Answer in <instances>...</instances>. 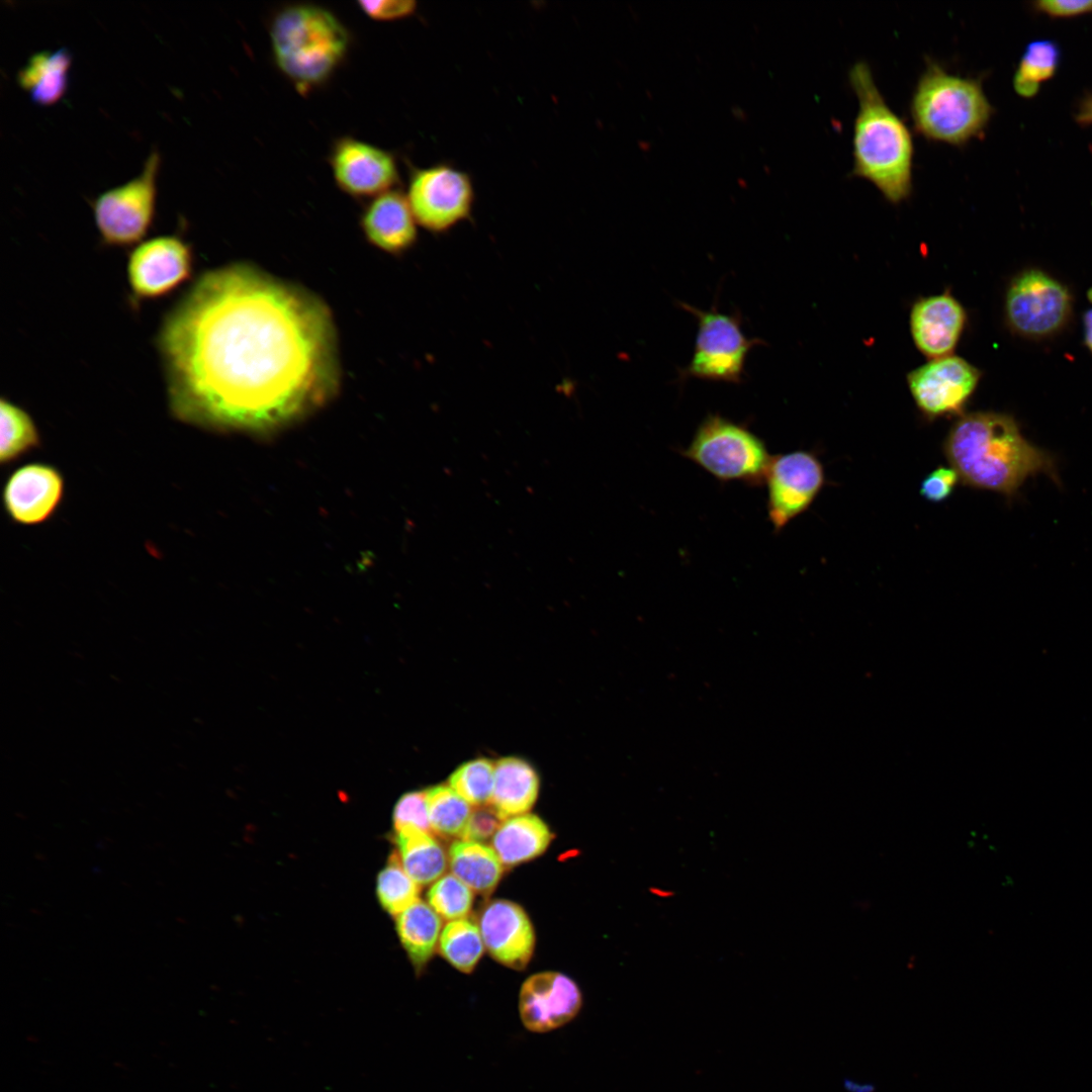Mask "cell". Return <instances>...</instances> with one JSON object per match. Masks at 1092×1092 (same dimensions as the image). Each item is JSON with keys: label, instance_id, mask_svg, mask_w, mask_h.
<instances>
[{"label": "cell", "instance_id": "6da1fadb", "mask_svg": "<svg viewBox=\"0 0 1092 1092\" xmlns=\"http://www.w3.org/2000/svg\"><path fill=\"white\" fill-rule=\"evenodd\" d=\"M156 346L170 413L192 426L272 428L337 387L328 309L243 264L201 274L165 314Z\"/></svg>", "mask_w": 1092, "mask_h": 1092}, {"label": "cell", "instance_id": "7a4b0ae2", "mask_svg": "<svg viewBox=\"0 0 1092 1092\" xmlns=\"http://www.w3.org/2000/svg\"><path fill=\"white\" fill-rule=\"evenodd\" d=\"M943 452L964 485L996 491L1008 499L1039 473L1061 484L1054 457L1028 442L1009 415L963 414L951 426Z\"/></svg>", "mask_w": 1092, "mask_h": 1092}, {"label": "cell", "instance_id": "3957f363", "mask_svg": "<svg viewBox=\"0 0 1092 1092\" xmlns=\"http://www.w3.org/2000/svg\"><path fill=\"white\" fill-rule=\"evenodd\" d=\"M848 77L858 102L852 175L869 180L888 201L899 203L912 191V134L887 104L868 63H854Z\"/></svg>", "mask_w": 1092, "mask_h": 1092}, {"label": "cell", "instance_id": "277c9868", "mask_svg": "<svg viewBox=\"0 0 1092 1092\" xmlns=\"http://www.w3.org/2000/svg\"><path fill=\"white\" fill-rule=\"evenodd\" d=\"M269 34L276 66L302 94L330 79L350 46L349 32L340 19L307 3L280 9L272 18Z\"/></svg>", "mask_w": 1092, "mask_h": 1092}, {"label": "cell", "instance_id": "5b68a950", "mask_svg": "<svg viewBox=\"0 0 1092 1092\" xmlns=\"http://www.w3.org/2000/svg\"><path fill=\"white\" fill-rule=\"evenodd\" d=\"M993 112L979 79L950 74L927 61L910 102L914 127L921 135L962 146L983 133Z\"/></svg>", "mask_w": 1092, "mask_h": 1092}, {"label": "cell", "instance_id": "8992f818", "mask_svg": "<svg viewBox=\"0 0 1092 1092\" xmlns=\"http://www.w3.org/2000/svg\"><path fill=\"white\" fill-rule=\"evenodd\" d=\"M678 453L721 482L752 487L763 485L772 456L748 427L719 414L708 415Z\"/></svg>", "mask_w": 1092, "mask_h": 1092}, {"label": "cell", "instance_id": "52a82bcc", "mask_svg": "<svg viewBox=\"0 0 1092 1092\" xmlns=\"http://www.w3.org/2000/svg\"><path fill=\"white\" fill-rule=\"evenodd\" d=\"M159 165V153L153 150L139 175L100 193L91 202L103 245L125 248L143 242L155 217Z\"/></svg>", "mask_w": 1092, "mask_h": 1092}, {"label": "cell", "instance_id": "ba28073f", "mask_svg": "<svg viewBox=\"0 0 1092 1092\" xmlns=\"http://www.w3.org/2000/svg\"><path fill=\"white\" fill-rule=\"evenodd\" d=\"M678 305L698 320L694 353L689 365L680 371V380L741 382L749 351L763 342L743 334L741 318L736 313H721L716 307L702 310L685 302Z\"/></svg>", "mask_w": 1092, "mask_h": 1092}, {"label": "cell", "instance_id": "9c48e42d", "mask_svg": "<svg viewBox=\"0 0 1092 1092\" xmlns=\"http://www.w3.org/2000/svg\"><path fill=\"white\" fill-rule=\"evenodd\" d=\"M1072 297L1068 288L1038 269H1026L1010 282L1005 296V317L1016 334L1044 338L1068 322Z\"/></svg>", "mask_w": 1092, "mask_h": 1092}, {"label": "cell", "instance_id": "30bf717a", "mask_svg": "<svg viewBox=\"0 0 1092 1092\" xmlns=\"http://www.w3.org/2000/svg\"><path fill=\"white\" fill-rule=\"evenodd\" d=\"M193 265L192 247L178 235L155 237L134 246L126 262L131 307L177 290L191 278Z\"/></svg>", "mask_w": 1092, "mask_h": 1092}, {"label": "cell", "instance_id": "8fae6325", "mask_svg": "<svg viewBox=\"0 0 1092 1092\" xmlns=\"http://www.w3.org/2000/svg\"><path fill=\"white\" fill-rule=\"evenodd\" d=\"M405 195L418 224L434 233L468 218L474 201L470 177L445 164L414 169Z\"/></svg>", "mask_w": 1092, "mask_h": 1092}, {"label": "cell", "instance_id": "7c38bea8", "mask_svg": "<svg viewBox=\"0 0 1092 1092\" xmlns=\"http://www.w3.org/2000/svg\"><path fill=\"white\" fill-rule=\"evenodd\" d=\"M824 479L823 466L812 452L797 450L771 456L763 485L767 517L776 533L810 508Z\"/></svg>", "mask_w": 1092, "mask_h": 1092}, {"label": "cell", "instance_id": "4fadbf2b", "mask_svg": "<svg viewBox=\"0 0 1092 1092\" xmlns=\"http://www.w3.org/2000/svg\"><path fill=\"white\" fill-rule=\"evenodd\" d=\"M981 372L965 359L948 355L931 359L907 376L913 399L928 419L962 416Z\"/></svg>", "mask_w": 1092, "mask_h": 1092}, {"label": "cell", "instance_id": "5bb4252c", "mask_svg": "<svg viewBox=\"0 0 1092 1092\" xmlns=\"http://www.w3.org/2000/svg\"><path fill=\"white\" fill-rule=\"evenodd\" d=\"M330 164L337 185L354 197H376L392 190L399 180L389 152L350 136L335 143Z\"/></svg>", "mask_w": 1092, "mask_h": 1092}, {"label": "cell", "instance_id": "9a60e30c", "mask_svg": "<svg viewBox=\"0 0 1092 1092\" xmlns=\"http://www.w3.org/2000/svg\"><path fill=\"white\" fill-rule=\"evenodd\" d=\"M65 495V480L52 464L33 462L10 473L2 490L7 516L16 524L35 526L50 520Z\"/></svg>", "mask_w": 1092, "mask_h": 1092}, {"label": "cell", "instance_id": "2e32d148", "mask_svg": "<svg viewBox=\"0 0 1092 1092\" xmlns=\"http://www.w3.org/2000/svg\"><path fill=\"white\" fill-rule=\"evenodd\" d=\"M582 997L569 977L557 972L530 976L519 994V1014L526 1029L545 1033L570 1022L579 1012Z\"/></svg>", "mask_w": 1092, "mask_h": 1092}, {"label": "cell", "instance_id": "e0dca14e", "mask_svg": "<svg viewBox=\"0 0 1092 1092\" xmlns=\"http://www.w3.org/2000/svg\"><path fill=\"white\" fill-rule=\"evenodd\" d=\"M478 926L484 946L499 964L523 970L535 945L533 925L524 909L508 900H493L481 911Z\"/></svg>", "mask_w": 1092, "mask_h": 1092}, {"label": "cell", "instance_id": "ac0fdd59", "mask_svg": "<svg viewBox=\"0 0 1092 1092\" xmlns=\"http://www.w3.org/2000/svg\"><path fill=\"white\" fill-rule=\"evenodd\" d=\"M966 322L965 308L949 292L920 298L910 312L913 341L931 359L950 355Z\"/></svg>", "mask_w": 1092, "mask_h": 1092}, {"label": "cell", "instance_id": "d6986e66", "mask_svg": "<svg viewBox=\"0 0 1092 1092\" xmlns=\"http://www.w3.org/2000/svg\"><path fill=\"white\" fill-rule=\"evenodd\" d=\"M361 224L366 238L377 248L391 253L404 251L417 239V220L406 195L389 190L365 209Z\"/></svg>", "mask_w": 1092, "mask_h": 1092}, {"label": "cell", "instance_id": "ffe728a7", "mask_svg": "<svg viewBox=\"0 0 1092 1092\" xmlns=\"http://www.w3.org/2000/svg\"><path fill=\"white\" fill-rule=\"evenodd\" d=\"M540 781L536 769L525 759L507 756L494 762L490 805L505 820L526 814L535 804Z\"/></svg>", "mask_w": 1092, "mask_h": 1092}, {"label": "cell", "instance_id": "44dd1931", "mask_svg": "<svg viewBox=\"0 0 1092 1092\" xmlns=\"http://www.w3.org/2000/svg\"><path fill=\"white\" fill-rule=\"evenodd\" d=\"M552 838L542 819L526 813L505 819L491 841L503 864L513 867L541 855Z\"/></svg>", "mask_w": 1092, "mask_h": 1092}, {"label": "cell", "instance_id": "7402d4cb", "mask_svg": "<svg viewBox=\"0 0 1092 1092\" xmlns=\"http://www.w3.org/2000/svg\"><path fill=\"white\" fill-rule=\"evenodd\" d=\"M70 64L71 55L65 48L37 52L18 71V83L35 103H55L66 90Z\"/></svg>", "mask_w": 1092, "mask_h": 1092}, {"label": "cell", "instance_id": "603a6c76", "mask_svg": "<svg viewBox=\"0 0 1092 1092\" xmlns=\"http://www.w3.org/2000/svg\"><path fill=\"white\" fill-rule=\"evenodd\" d=\"M448 862L454 876L480 894L491 893L503 875L498 855L482 842L455 840L449 848Z\"/></svg>", "mask_w": 1092, "mask_h": 1092}, {"label": "cell", "instance_id": "cb8c5ba5", "mask_svg": "<svg viewBox=\"0 0 1092 1092\" xmlns=\"http://www.w3.org/2000/svg\"><path fill=\"white\" fill-rule=\"evenodd\" d=\"M397 858L406 874L419 885L440 879L448 862L446 852L432 833L403 830L395 833Z\"/></svg>", "mask_w": 1092, "mask_h": 1092}, {"label": "cell", "instance_id": "d4e9b609", "mask_svg": "<svg viewBox=\"0 0 1092 1092\" xmlns=\"http://www.w3.org/2000/svg\"><path fill=\"white\" fill-rule=\"evenodd\" d=\"M441 926L440 915L420 900L396 916L397 935L417 971L433 956Z\"/></svg>", "mask_w": 1092, "mask_h": 1092}, {"label": "cell", "instance_id": "484cf974", "mask_svg": "<svg viewBox=\"0 0 1092 1092\" xmlns=\"http://www.w3.org/2000/svg\"><path fill=\"white\" fill-rule=\"evenodd\" d=\"M1061 63V49L1052 39L1027 43L1012 78L1014 91L1023 98L1034 97L1041 84L1051 80Z\"/></svg>", "mask_w": 1092, "mask_h": 1092}, {"label": "cell", "instance_id": "4316f807", "mask_svg": "<svg viewBox=\"0 0 1092 1092\" xmlns=\"http://www.w3.org/2000/svg\"><path fill=\"white\" fill-rule=\"evenodd\" d=\"M0 462L9 464L41 445L39 430L32 417L6 397L0 401Z\"/></svg>", "mask_w": 1092, "mask_h": 1092}, {"label": "cell", "instance_id": "83f0119b", "mask_svg": "<svg viewBox=\"0 0 1092 1092\" xmlns=\"http://www.w3.org/2000/svg\"><path fill=\"white\" fill-rule=\"evenodd\" d=\"M479 926L467 918L449 921L439 938L442 956L458 971L469 974L484 951Z\"/></svg>", "mask_w": 1092, "mask_h": 1092}, {"label": "cell", "instance_id": "f1b7e54d", "mask_svg": "<svg viewBox=\"0 0 1092 1092\" xmlns=\"http://www.w3.org/2000/svg\"><path fill=\"white\" fill-rule=\"evenodd\" d=\"M425 792L433 833L461 838L473 810L471 805L448 785H437Z\"/></svg>", "mask_w": 1092, "mask_h": 1092}, {"label": "cell", "instance_id": "f546056e", "mask_svg": "<svg viewBox=\"0 0 1092 1092\" xmlns=\"http://www.w3.org/2000/svg\"><path fill=\"white\" fill-rule=\"evenodd\" d=\"M494 762L475 758L460 764L449 777L448 786L474 807L490 805Z\"/></svg>", "mask_w": 1092, "mask_h": 1092}, {"label": "cell", "instance_id": "4dcf8cb0", "mask_svg": "<svg viewBox=\"0 0 1092 1092\" xmlns=\"http://www.w3.org/2000/svg\"><path fill=\"white\" fill-rule=\"evenodd\" d=\"M376 893L382 908L397 916L419 901L420 885L406 874L394 854L378 874Z\"/></svg>", "mask_w": 1092, "mask_h": 1092}, {"label": "cell", "instance_id": "1f68e13d", "mask_svg": "<svg viewBox=\"0 0 1092 1092\" xmlns=\"http://www.w3.org/2000/svg\"><path fill=\"white\" fill-rule=\"evenodd\" d=\"M473 899L472 890L453 874L442 876L428 892L430 906L450 921L464 918L472 907Z\"/></svg>", "mask_w": 1092, "mask_h": 1092}, {"label": "cell", "instance_id": "d6a6232c", "mask_svg": "<svg viewBox=\"0 0 1092 1092\" xmlns=\"http://www.w3.org/2000/svg\"><path fill=\"white\" fill-rule=\"evenodd\" d=\"M392 820L395 832L421 830L433 833L429 819L426 792L413 791L403 794L394 806Z\"/></svg>", "mask_w": 1092, "mask_h": 1092}, {"label": "cell", "instance_id": "836d02e7", "mask_svg": "<svg viewBox=\"0 0 1092 1092\" xmlns=\"http://www.w3.org/2000/svg\"><path fill=\"white\" fill-rule=\"evenodd\" d=\"M503 821L504 819L491 805L475 807V809L472 810L461 839L483 843L490 837H493Z\"/></svg>", "mask_w": 1092, "mask_h": 1092}, {"label": "cell", "instance_id": "e575fe53", "mask_svg": "<svg viewBox=\"0 0 1092 1092\" xmlns=\"http://www.w3.org/2000/svg\"><path fill=\"white\" fill-rule=\"evenodd\" d=\"M959 481V476L951 467L939 466L924 478L920 493L929 502L939 503L950 495Z\"/></svg>", "mask_w": 1092, "mask_h": 1092}, {"label": "cell", "instance_id": "d590c367", "mask_svg": "<svg viewBox=\"0 0 1092 1092\" xmlns=\"http://www.w3.org/2000/svg\"><path fill=\"white\" fill-rule=\"evenodd\" d=\"M358 4L367 16L382 21L407 17L417 9V3L412 0L359 1Z\"/></svg>", "mask_w": 1092, "mask_h": 1092}, {"label": "cell", "instance_id": "8d00e7d4", "mask_svg": "<svg viewBox=\"0 0 1092 1092\" xmlns=\"http://www.w3.org/2000/svg\"><path fill=\"white\" fill-rule=\"evenodd\" d=\"M1032 8L1052 18H1071L1092 13V0H1040Z\"/></svg>", "mask_w": 1092, "mask_h": 1092}, {"label": "cell", "instance_id": "74e56055", "mask_svg": "<svg viewBox=\"0 0 1092 1092\" xmlns=\"http://www.w3.org/2000/svg\"><path fill=\"white\" fill-rule=\"evenodd\" d=\"M1075 120L1083 126L1092 124V94L1085 96L1079 103Z\"/></svg>", "mask_w": 1092, "mask_h": 1092}, {"label": "cell", "instance_id": "f35d334b", "mask_svg": "<svg viewBox=\"0 0 1092 1092\" xmlns=\"http://www.w3.org/2000/svg\"><path fill=\"white\" fill-rule=\"evenodd\" d=\"M842 1088L845 1092H876L877 1086L870 1081H861L853 1078H844Z\"/></svg>", "mask_w": 1092, "mask_h": 1092}, {"label": "cell", "instance_id": "ab89813d", "mask_svg": "<svg viewBox=\"0 0 1092 1092\" xmlns=\"http://www.w3.org/2000/svg\"><path fill=\"white\" fill-rule=\"evenodd\" d=\"M1084 342L1086 347L1092 353V308L1087 310L1084 314Z\"/></svg>", "mask_w": 1092, "mask_h": 1092}, {"label": "cell", "instance_id": "60d3db41", "mask_svg": "<svg viewBox=\"0 0 1092 1092\" xmlns=\"http://www.w3.org/2000/svg\"><path fill=\"white\" fill-rule=\"evenodd\" d=\"M731 112L738 119H741V120H746L747 119L746 111L743 108H741L740 106H738V105H733L731 107Z\"/></svg>", "mask_w": 1092, "mask_h": 1092}, {"label": "cell", "instance_id": "b9f144b4", "mask_svg": "<svg viewBox=\"0 0 1092 1092\" xmlns=\"http://www.w3.org/2000/svg\"><path fill=\"white\" fill-rule=\"evenodd\" d=\"M638 145H639V148H640L641 150H643V151H649V150H650V148H651V144H650L649 142H647V141H643V140H640V141L638 142Z\"/></svg>", "mask_w": 1092, "mask_h": 1092}, {"label": "cell", "instance_id": "7bdbcfd3", "mask_svg": "<svg viewBox=\"0 0 1092 1092\" xmlns=\"http://www.w3.org/2000/svg\"><path fill=\"white\" fill-rule=\"evenodd\" d=\"M737 183H738V184H739V186H741V187H746V186H747V182H746V180H745V179H743V178H738V179H737Z\"/></svg>", "mask_w": 1092, "mask_h": 1092}, {"label": "cell", "instance_id": "ee69618b", "mask_svg": "<svg viewBox=\"0 0 1092 1092\" xmlns=\"http://www.w3.org/2000/svg\"><path fill=\"white\" fill-rule=\"evenodd\" d=\"M651 892H652V893H654V894H656V895H658V894H659V893H658V890H657L656 888H655V889H651ZM662 894H663V896H668V895H670V893H669V892H664V891H663V892L661 891V895H662Z\"/></svg>", "mask_w": 1092, "mask_h": 1092}, {"label": "cell", "instance_id": "f6af8a7d", "mask_svg": "<svg viewBox=\"0 0 1092 1092\" xmlns=\"http://www.w3.org/2000/svg\"><path fill=\"white\" fill-rule=\"evenodd\" d=\"M763 168L765 169V172L769 171V168H767L766 166H764Z\"/></svg>", "mask_w": 1092, "mask_h": 1092}]
</instances>
